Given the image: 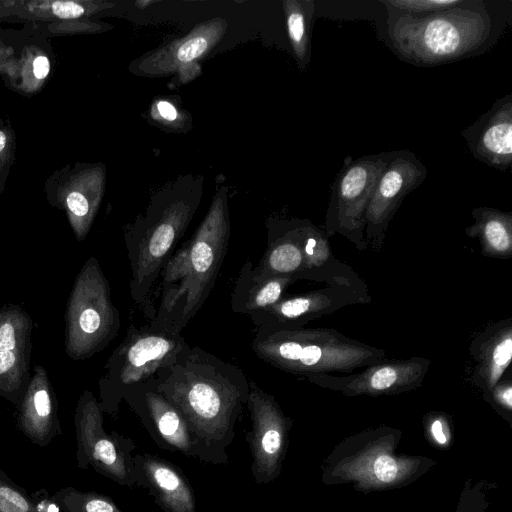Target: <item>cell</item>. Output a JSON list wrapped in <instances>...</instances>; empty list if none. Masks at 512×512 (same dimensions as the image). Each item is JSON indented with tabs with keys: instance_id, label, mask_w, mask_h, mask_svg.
Instances as JSON below:
<instances>
[{
	"instance_id": "obj_1",
	"label": "cell",
	"mask_w": 512,
	"mask_h": 512,
	"mask_svg": "<svg viewBox=\"0 0 512 512\" xmlns=\"http://www.w3.org/2000/svg\"><path fill=\"white\" fill-rule=\"evenodd\" d=\"M154 379L185 419L198 460L227 465V449L235 438V427L249 396V379L244 371L188 344L176 362Z\"/></svg>"
},
{
	"instance_id": "obj_2",
	"label": "cell",
	"mask_w": 512,
	"mask_h": 512,
	"mask_svg": "<svg viewBox=\"0 0 512 512\" xmlns=\"http://www.w3.org/2000/svg\"><path fill=\"white\" fill-rule=\"evenodd\" d=\"M229 238L227 209L217 201L193 236L165 264L155 320L182 332L208 299L227 254Z\"/></svg>"
},
{
	"instance_id": "obj_3",
	"label": "cell",
	"mask_w": 512,
	"mask_h": 512,
	"mask_svg": "<svg viewBox=\"0 0 512 512\" xmlns=\"http://www.w3.org/2000/svg\"><path fill=\"white\" fill-rule=\"evenodd\" d=\"M492 18L482 0H464L444 11L388 13L387 37L402 60L431 67L478 54L492 32Z\"/></svg>"
},
{
	"instance_id": "obj_4",
	"label": "cell",
	"mask_w": 512,
	"mask_h": 512,
	"mask_svg": "<svg viewBox=\"0 0 512 512\" xmlns=\"http://www.w3.org/2000/svg\"><path fill=\"white\" fill-rule=\"evenodd\" d=\"M251 349L264 362L308 380L324 372L350 370L377 360L376 351L322 330L299 326H256Z\"/></svg>"
},
{
	"instance_id": "obj_5",
	"label": "cell",
	"mask_w": 512,
	"mask_h": 512,
	"mask_svg": "<svg viewBox=\"0 0 512 512\" xmlns=\"http://www.w3.org/2000/svg\"><path fill=\"white\" fill-rule=\"evenodd\" d=\"M187 345L181 331L164 322L153 319L141 327L131 324L100 379L99 404L103 413L117 414L129 388L172 366Z\"/></svg>"
},
{
	"instance_id": "obj_6",
	"label": "cell",
	"mask_w": 512,
	"mask_h": 512,
	"mask_svg": "<svg viewBox=\"0 0 512 512\" xmlns=\"http://www.w3.org/2000/svg\"><path fill=\"white\" fill-rule=\"evenodd\" d=\"M65 349L74 360L105 349L118 335L120 315L98 260L90 257L79 272L65 315Z\"/></svg>"
},
{
	"instance_id": "obj_7",
	"label": "cell",
	"mask_w": 512,
	"mask_h": 512,
	"mask_svg": "<svg viewBox=\"0 0 512 512\" xmlns=\"http://www.w3.org/2000/svg\"><path fill=\"white\" fill-rule=\"evenodd\" d=\"M74 425L77 466L92 468L120 486L136 487L132 454L136 444L132 438L116 431L106 432L101 406L88 390L77 402Z\"/></svg>"
},
{
	"instance_id": "obj_8",
	"label": "cell",
	"mask_w": 512,
	"mask_h": 512,
	"mask_svg": "<svg viewBox=\"0 0 512 512\" xmlns=\"http://www.w3.org/2000/svg\"><path fill=\"white\" fill-rule=\"evenodd\" d=\"M246 407L251 420L245 435L252 460L250 471L256 484H268L280 474L290 420L274 396L252 379Z\"/></svg>"
},
{
	"instance_id": "obj_9",
	"label": "cell",
	"mask_w": 512,
	"mask_h": 512,
	"mask_svg": "<svg viewBox=\"0 0 512 512\" xmlns=\"http://www.w3.org/2000/svg\"><path fill=\"white\" fill-rule=\"evenodd\" d=\"M390 152H381L353 160L345 158L332 186L327 212L330 230L360 232L375 184L386 167Z\"/></svg>"
},
{
	"instance_id": "obj_10",
	"label": "cell",
	"mask_w": 512,
	"mask_h": 512,
	"mask_svg": "<svg viewBox=\"0 0 512 512\" xmlns=\"http://www.w3.org/2000/svg\"><path fill=\"white\" fill-rule=\"evenodd\" d=\"M123 400L159 448L198 459L196 445L185 419L158 389L154 378L129 388Z\"/></svg>"
},
{
	"instance_id": "obj_11",
	"label": "cell",
	"mask_w": 512,
	"mask_h": 512,
	"mask_svg": "<svg viewBox=\"0 0 512 512\" xmlns=\"http://www.w3.org/2000/svg\"><path fill=\"white\" fill-rule=\"evenodd\" d=\"M426 176V167L413 152L390 151L388 163L375 184L365 213V224L371 236L385 230L405 196L418 188Z\"/></svg>"
},
{
	"instance_id": "obj_12",
	"label": "cell",
	"mask_w": 512,
	"mask_h": 512,
	"mask_svg": "<svg viewBox=\"0 0 512 512\" xmlns=\"http://www.w3.org/2000/svg\"><path fill=\"white\" fill-rule=\"evenodd\" d=\"M472 156L501 171L512 165V95L498 99L462 131Z\"/></svg>"
},
{
	"instance_id": "obj_13",
	"label": "cell",
	"mask_w": 512,
	"mask_h": 512,
	"mask_svg": "<svg viewBox=\"0 0 512 512\" xmlns=\"http://www.w3.org/2000/svg\"><path fill=\"white\" fill-rule=\"evenodd\" d=\"M135 486L148 490L164 512H196L189 479L174 463L151 453L133 456Z\"/></svg>"
},
{
	"instance_id": "obj_14",
	"label": "cell",
	"mask_w": 512,
	"mask_h": 512,
	"mask_svg": "<svg viewBox=\"0 0 512 512\" xmlns=\"http://www.w3.org/2000/svg\"><path fill=\"white\" fill-rule=\"evenodd\" d=\"M101 175L95 169H62L49 181L55 205L66 213L77 239L83 240L94 220L101 194Z\"/></svg>"
},
{
	"instance_id": "obj_15",
	"label": "cell",
	"mask_w": 512,
	"mask_h": 512,
	"mask_svg": "<svg viewBox=\"0 0 512 512\" xmlns=\"http://www.w3.org/2000/svg\"><path fill=\"white\" fill-rule=\"evenodd\" d=\"M308 224H295L269 229L267 247L258 264L256 277L291 276L296 280L307 275L314 261L306 253L307 238L312 230Z\"/></svg>"
},
{
	"instance_id": "obj_16",
	"label": "cell",
	"mask_w": 512,
	"mask_h": 512,
	"mask_svg": "<svg viewBox=\"0 0 512 512\" xmlns=\"http://www.w3.org/2000/svg\"><path fill=\"white\" fill-rule=\"evenodd\" d=\"M19 407V427L33 444L46 447L62 433L57 400L42 367H35Z\"/></svg>"
},
{
	"instance_id": "obj_17",
	"label": "cell",
	"mask_w": 512,
	"mask_h": 512,
	"mask_svg": "<svg viewBox=\"0 0 512 512\" xmlns=\"http://www.w3.org/2000/svg\"><path fill=\"white\" fill-rule=\"evenodd\" d=\"M426 366L417 361H401L376 364L361 374L346 378L314 376L309 380L321 384H343V388L355 392L385 393L394 389L406 388L421 381Z\"/></svg>"
},
{
	"instance_id": "obj_18",
	"label": "cell",
	"mask_w": 512,
	"mask_h": 512,
	"mask_svg": "<svg viewBox=\"0 0 512 512\" xmlns=\"http://www.w3.org/2000/svg\"><path fill=\"white\" fill-rule=\"evenodd\" d=\"M247 260L241 267L231 293V310L248 317L277 303L296 280L291 276L256 277Z\"/></svg>"
},
{
	"instance_id": "obj_19",
	"label": "cell",
	"mask_w": 512,
	"mask_h": 512,
	"mask_svg": "<svg viewBox=\"0 0 512 512\" xmlns=\"http://www.w3.org/2000/svg\"><path fill=\"white\" fill-rule=\"evenodd\" d=\"M101 9L100 4L90 1H0V17L15 16L37 20H74Z\"/></svg>"
},
{
	"instance_id": "obj_20",
	"label": "cell",
	"mask_w": 512,
	"mask_h": 512,
	"mask_svg": "<svg viewBox=\"0 0 512 512\" xmlns=\"http://www.w3.org/2000/svg\"><path fill=\"white\" fill-rule=\"evenodd\" d=\"M475 224L469 228L480 235L484 244L497 253L510 252L512 246V216L490 207H477L472 211Z\"/></svg>"
},
{
	"instance_id": "obj_21",
	"label": "cell",
	"mask_w": 512,
	"mask_h": 512,
	"mask_svg": "<svg viewBox=\"0 0 512 512\" xmlns=\"http://www.w3.org/2000/svg\"><path fill=\"white\" fill-rule=\"evenodd\" d=\"M59 510L46 489L30 494L0 468V512H59Z\"/></svg>"
},
{
	"instance_id": "obj_22",
	"label": "cell",
	"mask_w": 512,
	"mask_h": 512,
	"mask_svg": "<svg viewBox=\"0 0 512 512\" xmlns=\"http://www.w3.org/2000/svg\"><path fill=\"white\" fill-rule=\"evenodd\" d=\"M288 35L292 48L302 69L309 64L311 56V25L314 14V2L286 1Z\"/></svg>"
},
{
	"instance_id": "obj_23",
	"label": "cell",
	"mask_w": 512,
	"mask_h": 512,
	"mask_svg": "<svg viewBox=\"0 0 512 512\" xmlns=\"http://www.w3.org/2000/svg\"><path fill=\"white\" fill-rule=\"evenodd\" d=\"M29 353V344L0 351V394L17 405L24 395L22 388L28 377Z\"/></svg>"
},
{
	"instance_id": "obj_24",
	"label": "cell",
	"mask_w": 512,
	"mask_h": 512,
	"mask_svg": "<svg viewBox=\"0 0 512 512\" xmlns=\"http://www.w3.org/2000/svg\"><path fill=\"white\" fill-rule=\"evenodd\" d=\"M52 499L63 512H124L111 497L74 487L60 488Z\"/></svg>"
},
{
	"instance_id": "obj_25",
	"label": "cell",
	"mask_w": 512,
	"mask_h": 512,
	"mask_svg": "<svg viewBox=\"0 0 512 512\" xmlns=\"http://www.w3.org/2000/svg\"><path fill=\"white\" fill-rule=\"evenodd\" d=\"M31 321L19 308L0 313V351L14 350L28 344Z\"/></svg>"
},
{
	"instance_id": "obj_26",
	"label": "cell",
	"mask_w": 512,
	"mask_h": 512,
	"mask_svg": "<svg viewBox=\"0 0 512 512\" xmlns=\"http://www.w3.org/2000/svg\"><path fill=\"white\" fill-rule=\"evenodd\" d=\"M19 89L27 93L39 90L50 73V60L45 53L38 49H29L23 55L19 64Z\"/></svg>"
},
{
	"instance_id": "obj_27",
	"label": "cell",
	"mask_w": 512,
	"mask_h": 512,
	"mask_svg": "<svg viewBox=\"0 0 512 512\" xmlns=\"http://www.w3.org/2000/svg\"><path fill=\"white\" fill-rule=\"evenodd\" d=\"M464 0H380L388 13L425 15L451 9Z\"/></svg>"
},
{
	"instance_id": "obj_28",
	"label": "cell",
	"mask_w": 512,
	"mask_h": 512,
	"mask_svg": "<svg viewBox=\"0 0 512 512\" xmlns=\"http://www.w3.org/2000/svg\"><path fill=\"white\" fill-rule=\"evenodd\" d=\"M511 356L512 338L509 330L498 338L488 357L486 376L489 384H495L498 381L510 364Z\"/></svg>"
},
{
	"instance_id": "obj_29",
	"label": "cell",
	"mask_w": 512,
	"mask_h": 512,
	"mask_svg": "<svg viewBox=\"0 0 512 512\" xmlns=\"http://www.w3.org/2000/svg\"><path fill=\"white\" fill-rule=\"evenodd\" d=\"M209 42L204 36H195L184 41L176 51V58L182 63L191 62L207 49Z\"/></svg>"
},
{
	"instance_id": "obj_30",
	"label": "cell",
	"mask_w": 512,
	"mask_h": 512,
	"mask_svg": "<svg viewBox=\"0 0 512 512\" xmlns=\"http://www.w3.org/2000/svg\"><path fill=\"white\" fill-rule=\"evenodd\" d=\"M374 473L378 480L392 482L398 475V465L390 456L381 455L374 462Z\"/></svg>"
},
{
	"instance_id": "obj_31",
	"label": "cell",
	"mask_w": 512,
	"mask_h": 512,
	"mask_svg": "<svg viewBox=\"0 0 512 512\" xmlns=\"http://www.w3.org/2000/svg\"><path fill=\"white\" fill-rule=\"evenodd\" d=\"M14 136L10 129L0 127V175L9 166L13 156Z\"/></svg>"
},
{
	"instance_id": "obj_32",
	"label": "cell",
	"mask_w": 512,
	"mask_h": 512,
	"mask_svg": "<svg viewBox=\"0 0 512 512\" xmlns=\"http://www.w3.org/2000/svg\"><path fill=\"white\" fill-rule=\"evenodd\" d=\"M157 108H158L160 115L163 118H165L169 121H173L177 118V111H176L175 107L172 104H170L169 102L160 101L157 104Z\"/></svg>"
},
{
	"instance_id": "obj_33",
	"label": "cell",
	"mask_w": 512,
	"mask_h": 512,
	"mask_svg": "<svg viewBox=\"0 0 512 512\" xmlns=\"http://www.w3.org/2000/svg\"><path fill=\"white\" fill-rule=\"evenodd\" d=\"M431 432H432V435L434 437V439L439 443V444H445L446 441H447V438L444 434V431H443V425H442V422L440 420H435L432 425H431Z\"/></svg>"
},
{
	"instance_id": "obj_34",
	"label": "cell",
	"mask_w": 512,
	"mask_h": 512,
	"mask_svg": "<svg viewBox=\"0 0 512 512\" xmlns=\"http://www.w3.org/2000/svg\"><path fill=\"white\" fill-rule=\"evenodd\" d=\"M512 388L510 386L506 387L504 390H501L499 393L501 401L506 404L509 408L512 404Z\"/></svg>"
},
{
	"instance_id": "obj_35",
	"label": "cell",
	"mask_w": 512,
	"mask_h": 512,
	"mask_svg": "<svg viewBox=\"0 0 512 512\" xmlns=\"http://www.w3.org/2000/svg\"><path fill=\"white\" fill-rule=\"evenodd\" d=\"M151 3H152V1H140V2H136V5H138V6L149 5Z\"/></svg>"
}]
</instances>
